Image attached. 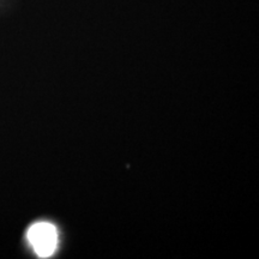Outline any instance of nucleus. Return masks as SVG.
Instances as JSON below:
<instances>
[{
  "mask_svg": "<svg viewBox=\"0 0 259 259\" xmlns=\"http://www.w3.org/2000/svg\"><path fill=\"white\" fill-rule=\"evenodd\" d=\"M28 238L40 257H50L57 247L58 235L53 225L46 222L36 223L29 229Z\"/></svg>",
  "mask_w": 259,
  "mask_h": 259,
  "instance_id": "1",
  "label": "nucleus"
}]
</instances>
